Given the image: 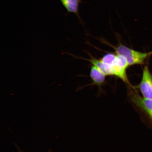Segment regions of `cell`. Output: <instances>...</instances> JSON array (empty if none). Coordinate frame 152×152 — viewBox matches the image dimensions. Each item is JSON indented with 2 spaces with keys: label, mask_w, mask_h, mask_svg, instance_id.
Returning <instances> with one entry per match:
<instances>
[{
  "label": "cell",
  "mask_w": 152,
  "mask_h": 152,
  "mask_svg": "<svg viewBox=\"0 0 152 152\" xmlns=\"http://www.w3.org/2000/svg\"><path fill=\"white\" fill-rule=\"evenodd\" d=\"M100 70L106 76H115L132 87L127 77L126 70L129 66L124 57L116 53H108L100 59Z\"/></svg>",
  "instance_id": "6da1fadb"
},
{
  "label": "cell",
  "mask_w": 152,
  "mask_h": 152,
  "mask_svg": "<svg viewBox=\"0 0 152 152\" xmlns=\"http://www.w3.org/2000/svg\"><path fill=\"white\" fill-rule=\"evenodd\" d=\"M115 53L126 59L129 66L144 64L150 53H143L133 50L121 43L113 47Z\"/></svg>",
  "instance_id": "7a4b0ae2"
},
{
  "label": "cell",
  "mask_w": 152,
  "mask_h": 152,
  "mask_svg": "<svg viewBox=\"0 0 152 152\" xmlns=\"http://www.w3.org/2000/svg\"><path fill=\"white\" fill-rule=\"evenodd\" d=\"M134 88L138 89L143 98L152 100V75L148 66H144L140 84Z\"/></svg>",
  "instance_id": "3957f363"
},
{
  "label": "cell",
  "mask_w": 152,
  "mask_h": 152,
  "mask_svg": "<svg viewBox=\"0 0 152 152\" xmlns=\"http://www.w3.org/2000/svg\"><path fill=\"white\" fill-rule=\"evenodd\" d=\"M129 97L136 107L145 113L152 120V100L141 96L137 93L130 89Z\"/></svg>",
  "instance_id": "277c9868"
},
{
  "label": "cell",
  "mask_w": 152,
  "mask_h": 152,
  "mask_svg": "<svg viewBox=\"0 0 152 152\" xmlns=\"http://www.w3.org/2000/svg\"><path fill=\"white\" fill-rule=\"evenodd\" d=\"M106 75L96 66L93 65L91 66L90 77L92 81L93 84L100 87L105 81Z\"/></svg>",
  "instance_id": "5b68a950"
},
{
  "label": "cell",
  "mask_w": 152,
  "mask_h": 152,
  "mask_svg": "<svg viewBox=\"0 0 152 152\" xmlns=\"http://www.w3.org/2000/svg\"><path fill=\"white\" fill-rule=\"evenodd\" d=\"M66 10L69 13H73L80 20L79 14V5L83 0H60Z\"/></svg>",
  "instance_id": "8992f818"
},
{
  "label": "cell",
  "mask_w": 152,
  "mask_h": 152,
  "mask_svg": "<svg viewBox=\"0 0 152 152\" xmlns=\"http://www.w3.org/2000/svg\"><path fill=\"white\" fill-rule=\"evenodd\" d=\"M17 146V147L18 148V152H22L21 151H20V149H19V148L18 147V146H17Z\"/></svg>",
  "instance_id": "52a82bcc"
},
{
  "label": "cell",
  "mask_w": 152,
  "mask_h": 152,
  "mask_svg": "<svg viewBox=\"0 0 152 152\" xmlns=\"http://www.w3.org/2000/svg\"><path fill=\"white\" fill-rule=\"evenodd\" d=\"M150 54H152V51H151V52L150 53Z\"/></svg>",
  "instance_id": "ba28073f"
},
{
  "label": "cell",
  "mask_w": 152,
  "mask_h": 152,
  "mask_svg": "<svg viewBox=\"0 0 152 152\" xmlns=\"http://www.w3.org/2000/svg\"><path fill=\"white\" fill-rule=\"evenodd\" d=\"M92 58V57H91V58ZM90 60H88V61H90Z\"/></svg>",
  "instance_id": "9c48e42d"
}]
</instances>
